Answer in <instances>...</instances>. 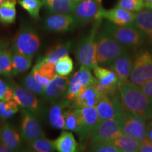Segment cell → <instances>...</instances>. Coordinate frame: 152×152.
Segmentation results:
<instances>
[{
    "label": "cell",
    "instance_id": "32",
    "mask_svg": "<svg viewBox=\"0 0 152 152\" xmlns=\"http://www.w3.org/2000/svg\"><path fill=\"white\" fill-rule=\"evenodd\" d=\"M65 120V129L78 133L80 128V118L77 108L74 110H66L64 111Z\"/></svg>",
    "mask_w": 152,
    "mask_h": 152
},
{
    "label": "cell",
    "instance_id": "31",
    "mask_svg": "<svg viewBox=\"0 0 152 152\" xmlns=\"http://www.w3.org/2000/svg\"><path fill=\"white\" fill-rule=\"evenodd\" d=\"M26 149L28 151L36 152H52L56 150L54 141L48 140L45 137V136L28 142Z\"/></svg>",
    "mask_w": 152,
    "mask_h": 152
},
{
    "label": "cell",
    "instance_id": "5",
    "mask_svg": "<svg viewBox=\"0 0 152 152\" xmlns=\"http://www.w3.org/2000/svg\"><path fill=\"white\" fill-rule=\"evenodd\" d=\"M41 45L40 39L37 30L29 26H21L14 40L13 50L26 56L33 57Z\"/></svg>",
    "mask_w": 152,
    "mask_h": 152
},
{
    "label": "cell",
    "instance_id": "36",
    "mask_svg": "<svg viewBox=\"0 0 152 152\" xmlns=\"http://www.w3.org/2000/svg\"><path fill=\"white\" fill-rule=\"evenodd\" d=\"M73 61L68 54L63 56L55 64V71L57 75L68 76L73 71Z\"/></svg>",
    "mask_w": 152,
    "mask_h": 152
},
{
    "label": "cell",
    "instance_id": "11",
    "mask_svg": "<svg viewBox=\"0 0 152 152\" xmlns=\"http://www.w3.org/2000/svg\"><path fill=\"white\" fill-rule=\"evenodd\" d=\"M77 22L71 14H52L47 15L42 21L43 29L53 33H66L73 30Z\"/></svg>",
    "mask_w": 152,
    "mask_h": 152
},
{
    "label": "cell",
    "instance_id": "1",
    "mask_svg": "<svg viewBox=\"0 0 152 152\" xmlns=\"http://www.w3.org/2000/svg\"><path fill=\"white\" fill-rule=\"evenodd\" d=\"M123 109L147 121L152 118V100L130 80L118 85Z\"/></svg>",
    "mask_w": 152,
    "mask_h": 152
},
{
    "label": "cell",
    "instance_id": "24",
    "mask_svg": "<svg viewBox=\"0 0 152 152\" xmlns=\"http://www.w3.org/2000/svg\"><path fill=\"white\" fill-rule=\"evenodd\" d=\"M69 103L70 101L64 99L52 104V106L49 111V123L52 127L58 129H65L64 109L68 106Z\"/></svg>",
    "mask_w": 152,
    "mask_h": 152
},
{
    "label": "cell",
    "instance_id": "19",
    "mask_svg": "<svg viewBox=\"0 0 152 152\" xmlns=\"http://www.w3.org/2000/svg\"><path fill=\"white\" fill-rule=\"evenodd\" d=\"M133 61L128 52L118 56L109 65V68L116 75L118 82V85L127 80L132 68Z\"/></svg>",
    "mask_w": 152,
    "mask_h": 152
},
{
    "label": "cell",
    "instance_id": "30",
    "mask_svg": "<svg viewBox=\"0 0 152 152\" xmlns=\"http://www.w3.org/2000/svg\"><path fill=\"white\" fill-rule=\"evenodd\" d=\"M112 142L121 150V152L138 151L140 144V142L135 138L125 134L113 140Z\"/></svg>",
    "mask_w": 152,
    "mask_h": 152
},
{
    "label": "cell",
    "instance_id": "49",
    "mask_svg": "<svg viewBox=\"0 0 152 152\" xmlns=\"http://www.w3.org/2000/svg\"><path fill=\"white\" fill-rule=\"evenodd\" d=\"M1 129L0 128V142H1Z\"/></svg>",
    "mask_w": 152,
    "mask_h": 152
},
{
    "label": "cell",
    "instance_id": "25",
    "mask_svg": "<svg viewBox=\"0 0 152 152\" xmlns=\"http://www.w3.org/2000/svg\"><path fill=\"white\" fill-rule=\"evenodd\" d=\"M56 151L59 152H75L78 151V144L70 131H63L54 141Z\"/></svg>",
    "mask_w": 152,
    "mask_h": 152
},
{
    "label": "cell",
    "instance_id": "44",
    "mask_svg": "<svg viewBox=\"0 0 152 152\" xmlns=\"http://www.w3.org/2000/svg\"><path fill=\"white\" fill-rule=\"evenodd\" d=\"M12 99H14V89L10 85L5 92L1 101H3V102H8V101Z\"/></svg>",
    "mask_w": 152,
    "mask_h": 152
},
{
    "label": "cell",
    "instance_id": "39",
    "mask_svg": "<svg viewBox=\"0 0 152 152\" xmlns=\"http://www.w3.org/2000/svg\"><path fill=\"white\" fill-rule=\"evenodd\" d=\"M138 151L140 152H152V142L149 141L147 139L144 140L142 142H140V147Z\"/></svg>",
    "mask_w": 152,
    "mask_h": 152
},
{
    "label": "cell",
    "instance_id": "40",
    "mask_svg": "<svg viewBox=\"0 0 152 152\" xmlns=\"http://www.w3.org/2000/svg\"><path fill=\"white\" fill-rule=\"evenodd\" d=\"M15 114V113L12 111H9L5 108L4 106V102L1 101L0 103V117L3 119L9 118L11 116H13Z\"/></svg>",
    "mask_w": 152,
    "mask_h": 152
},
{
    "label": "cell",
    "instance_id": "35",
    "mask_svg": "<svg viewBox=\"0 0 152 152\" xmlns=\"http://www.w3.org/2000/svg\"><path fill=\"white\" fill-rule=\"evenodd\" d=\"M21 83L22 86L24 87L26 90L30 91V92L37 95L43 94L45 87L42 85L40 83H38L37 80L34 77L32 71L23 78Z\"/></svg>",
    "mask_w": 152,
    "mask_h": 152
},
{
    "label": "cell",
    "instance_id": "12",
    "mask_svg": "<svg viewBox=\"0 0 152 152\" xmlns=\"http://www.w3.org/2000/svg\"><path fill=\"white\" fill-rule=\"evenodd\" d=\"M20 135L26 143L41 137H45V132L38 121V118L25 109H21Z\"/></svg>",
    "mask_w": 152,
    "mask_h": 152
},
{
    "label": "cell",
    "instance_id": "18",
    "mask_svg": "<svg viewBox=\"0 0 152 152\" xmlns=\"http://www.w3.org/2000/svg\"><path fill=\"white\" fill-rule=\"evenodd\" d=\"M96 83L93 85L83 87L80 90L78 94L73 100L74 108L96 106L99 101L104 96L96 87Z\"/></svg>",
    "mask_w": 152,
    "mask_h": 152
},
{
    "label": "cell",
    "instance_id": "10",
    "mask_svg": "<svg viewBox=\"0 0 152 152\" xmlns=\"http://www.w3.org/2000/svg\"><path fill=\"white\" fill-rule=\"evenodd\" d=\"M93 73L97 80V83L95 85L102 94L104 96L115 94L117 90H118V80L113 71L98 65L93 68Z\"/></svg>",
    "mask_w": 152,
    "mask_h": 152
},
{
    "label": "cell",
    "instance_id": "17",
    "mask_svg": "<svg viewBox=\"0 0 152 152\" xmlns=\"http://www.w3.org/2000/svg\"><path fill=\"white\" fill-rule=\"evenodd\" d=\"M80 118V128L77 134L81 141H85L90 138L91 134L100 122L96 106L77 108Z\"/></svg>",
    "mask_w": 152,
    "mask_h": 152
},
{
    "label": "cell",
    "instance_id": "2",
    "mask_svg": "<svg viewBox=\"0 0 152 152\" xmlns=\"http://www.w3.org/2000/svg\"><path fill=\"white\" fill-rule=\"evenodd\" d=\"M96 58L98 65L109 66L118 56L127 52L125 46L102 30L96 35Z\"/></svg>",
    "mask_w": 152,
    "mask_h": 152
},
{
    "label": "cell",
    "instance_id": "29",
    "mask_svg": "<svg viewBox=\"0 0 152 152\" xmlns=\"http://www.w3.org/2000/svg\"><path fill=\"white\" fill-rule=\"evenodd\" d=\"M16 0L4 1L0 5V22L3 25L14 23L16 18Z\"/></svg>",
    "mask_w": 152,
    "mask_h": 152
},
{
    "label": "cell",
    "instance_id": "22",
    "mask_svg": "<svg viewBox=\"0 0 152 152\" xmlns=\"http://www.w3.org/2000/svg\"><path fill=\"white\" fill-rule=\"evenodd\" d=\"M1 141L14 151H18L22 149L21 135L12 125L7 122L4 123L1 128Z\"/></svg>",
    "mask_w": 152,
    "mask_h": 152
},
{
    "label": "cell",
    "instance_id": "4",
    "mask_svg": "<svg viewBox=\"0 0 152 152\" xmlns=\"http://www.w3.org/2000/svg\"><path fill=\"white\" fill-rule=\"evenodd\" d=\"M103 30L125 47L136 48L144 44L143 35L134 26H120L108 22Z\"/></svg>",
    "mask_w": 152,
    "mask_h": 152
},
{
    "label": "cell",
    "instance_id": "3",
    "mask_svg": "<svg viewBox=\"0 0 152 152\" xmlns=\"http://www.w3.org/2000/svg\"><path fill=\"white\" fill-rule=\"evenodd\" d=\"M101 20L95 22V25L90 33L84 36L79 42L75 56L80 67H85L90 70L98 66L96 58V39Z\"/></svg>",
    "mask_w": 152,
    "mask_h": 152
},
{
    "label": "cell",
    "instance_id": "28",
    "mask_svg": "<svg viewBox=\"0 0 152 152\" xmlns=\"http://www.w3.org/2000/svg\"><path fill=\"white\" fill-rule=\"evenodd\" d=\"M12 51L13 75H20L29 70L32 65L33 57L20 54L13 49Z\"/></svg>",
    "mask_w": 152,
    "mask_h": 152
},
{
    "label": "cell",
    "instance_id": "23",
    "mask_svg": "<svg viewBox=\"0 0 152 152\" xmlns=\"http://www.w3.org/2000/svg\"><path fill=\"white\" fill-rule=\"evenodd\" d=\"M133 26L141 33L144 39L152 44V10L136 13Z\"/></svg>",
    "mask_w": 152,
    "mask_h": 152
},
{
    "label": "cell",
    "instance_id": "8",
    "mask_svg": "<svg viewBox=\"0 0 152 152\" xmlns=\"http://www.w3.org/2000/svg\"><path fill=\"white\" fill-rule=\"evenodd\" d=\"M11 86L14 89V99L19 106L31 112L38 118H43L45 116V107L35 94L26 90L22 85L13 83Z\"/></svg>",
    "mask_w": 152,
    "mask_h": 152
},
{
    "label": "cell",
    "instance_id": "13",
    "mask_svg": "<svg viewBox=\"0 0 152 152\" xmlns=\"http://www.w3.org/2000/svg\"><path fill=\"white\" fill-rule=\"evenodd\" d=\"M121 120L123 134L135 138L140 142L145 139L146 123L144 120L132 115L125 109L123 110Z\"/></svg>",
    "mask_w": 152,
    "mask_h": 152
},
{
    "label": "cell",
    "instance_id": "45",
    "mask_svg": "<svg viewBox=\"0 0 152 152\" xmlns=\"http://www.w3.org/2000/svg\"><path fill=\"white\" fill-rule=\"evenodd\" d=\"M9 86L7 83H5L2 80L0 79V97H1V100H2L4 94V93L7 89L9 88Z\"/></svg>",
    "mask_w": 152,
    "mask_h": 152
},
{
    "label": "cell",
    "instance_id": "21",
    "mask_svg": "<svg viewBox=\"0 0 152 152\" xmlns=\"http://www.w3.org/2000/svg\"><path fill=\"white\" fill-rule=\"evenodd\" d=\"M34 77L44 87H46L56 76L55 64L49 61H42L38 59L32 69Z\"/></svg>",
    "mask_w": 152,
    "mask_h": 152
},
{
    "label": "cell",
    "instance_id": "20",
    "mask_svg": "<svg viewBox=\"0 0 152 152\" xmlns=\"http://www.w3.org/2000/svg\"><path fill=\"white\" fill-rule=\"evenodd\" d=\"M135 15L134 12L116 7L110 10H104L102 18L117 26H133Z\"/></svg>",
    "mask_w": 152,
    "mask_h": 152
},
{
    "label": "cell",
    "instance_id": "9",
    "mask_svg": "<svg viewBox=\"0 0 152 152\" xmlns=\"http://www.w3.org/2000/svg\"><path fill=\"white\" fill-rule=\"evenodd\" d=\"M122 134L121 120L118 118L100 121L93 130L90 139L93 143L112 142Z\"/></svg>",
    "mask_w": 152,
    "mask_h": 152
},
{
    "label": "cell",
    "instance_id": "33",
    "mask_svg": "<svg viewBox=\"0 0 152 152\" xmlns=\"http://www.w3.org/2000/svg\"><path fill=\"white\" fill-rule=\"evenodd\" d=\"M0 74L7 76L13 75L12 49L6 48L0 53Z\"/></svg>",
    "mask_w": 152,
    "mask_h": 152
},
{
    "label": "cell",
    "instance_id": "53",
    "mask_svg": "<svg viewBox=\"0 0 152 152\" xmlns=\"http://www.w3.org/2000/svg\"><path fill=\"white\" fill-rule=\"evenodd\" d=\"M150 10H152V8H151V9H150Z\"/></svg>",
    "mask_w": 152,
    "mask_h": 152
},
{
    "label": "cell",
    "instance_id": "50",
    "mask_svg": "<svg viewBox=\"0 0 152 152\" xmlns=\"http://www.w3.org/2000/svg\"><path fill=\"white\" fill-rule=\"evenodd\" d=\"M3 1H4V0H0V5H1V4H2Z\"/></svg>",
    "mask_w": 152,
    "mask_h": 152
},
{
    "label": "cell",
    "instance_id": "47",
    "mask_svg": "<svg viewBox=\"0 0 152 152\" xmlns=\"http://www.w3.org/2000/svg\"><path fill=\"white\" fill-rule=\"evenodd\" d=\"M144 4H145V7L147 9H151L152 8V0H144Z\"/></svg>",
    "mask_w": 152,
    "mask_h": 152
},
{
    "label": "cell",
    "instance_id": "48",
    "mask_svg": "<svg viewBox=\"0 0 152 152\" xmlns=\"http://www.w3.org/2000/svg\"><path fill=\"white\" fill-rule=\"evenodd\" d=\"M6 48H7V43L5 42H0V53Z\"/></svg>",
    "mask_w": 152,
    "mask_h": 152
},
{
    "label": "cell",
    "instance_id": "14",
    "mask_svg": "<svg viewBox=\"0 0 152 152\" xmlns=\"http://www.w3.org/2000/svg\"><path fill=\"white\" fill-rule=\"evenodd\" d=\"M96 82L97 80L92 75L89 68L80 67L79 71L74 73L70 80L66 99L71 102L83 87L94 85Z\"/></svg>",
    "mask_w": 152,
    "mask_h": 152
},
{
    "label": "cell",
    "instance_id": "7",
    "mask_svg": "<svg viewBox=\"0 0 152 152\" xmlns=\"http://www.w3.org/2000/svg\"><path fill=\"white\" fill-rule=\"evenodd\" d=\"M152 79V52L143 51L136 56L129 76V80L141 87Z\"/></svg>",
    "mask_w": 152,
    "mask_h": 152
},
{
    "label": "cell",
    "instance_id": "15",
    "mask_svg": "<svg viewBox=\"0 0 152 152\" xmlns=\"http://www.w3.org/2000/svg\"><path fill=\"white\" fill-rule=\"evenodd\" d=\"M70 78L68 76H56L45 87L43 97L46 102L54 104L66 99Z\"/></svg>",
    "mask_w": 152,
    "mask_h": 152
},
{
    "label": "cell",
    "instance_id": "16",
    "mask_svg": "<svg viewBox=\"0 0 152 152\" xmlns=\"http://www.w3.org/2000/svg\"><path fill=\"white\" fill-rule=\"evenodd\" d=\"M99 121L118 118L123 113L121 100L116 95L103 96L96 105Z\"/></svg>",
    "mask_w": 152,
    "mask_h": 152
},
{
    "label": "cell",
    "instance_id": "6",
    "mask_svg": "<svg viewBox=\"0 0 152 152\" xmlns=\"http://www.w3.org/2000/svg\"><path fill=\"white\" fill-rule=\"evenodd\" d=\"M104 10L102 0H80L74 3L71 15L77 24H87L102 20Z\"/></svg>",
    "mask_w": 152,
    "mask_h": 152
},
{
    "label": "cell",
    "instance_id": "51",
    "mask_svg": "<svg viewBox=\"0 0 152 152\" xmlns=\"http://www.w3.org/2000/svg\"><path fill=\"white\" fill-rule=\"evenodd\" d=\"M74 1H80V0H73Z\"/></svg>",
    "mask_w": 152,
    "mask_h": 152
},
{
    "label": "cell",
    "instance_id": "42",
    "mask_svg": "<svg viewBox=\"0 0 152 152\" xmlns=\"http://www.w3.org/2000/svg\"><path fill=\"white\" fill-rule=\"evenodd\" d=\"M5 108L9 111H12L14 113H16L18 111V105L16 103V102L14 99L8 101V102H4Z\"/></svg>",
    "mask_w": 152,
    "mask_h": 152
},
{
    "label": "cell",
    "instance_id": "27",
    "mask_svg": "<svg viewBox=\"0 0 152 152\" xmlns=\"http://www.w3.org/2000/svg\"><path fill=\"white\" fill-rule=\"evenodd\" d=\"M43 5L53 14H71L75 1L73 0H42Z\"/></svg>",
    "mask_w": 152,
    "mask_h": 152
},
{
    "label": "cell",
    "instance_id": "52",
    "mask_svg": "<svg viewBox=\"0 0 152 152\" xmlns=\"http://www.w3.org/2000/svg\"><path fill=\"white\" fill-rule=\"evenodd\" d=\"M1 97H0V103H1Z\"/></svg>",
    "mask_w": 152,
    "mask_h": 152
},
{
    "label": "cell",
    "instance_id": "46",
    "mask_svg": "<svg viewBox=\"0 0 152 152\" xmlns=\"http://www.w3.org/2000/svg\"><path fill=\"white\" fill-rule=\"evenodd\" d=\"M12 149L8 146L6 145L2 142H0V152H13Z\"/></svg>",
    "mask_w": 152,
    "mask_h": 152
},
{
    "label": "cell",
    "instance_id": "43",
    "mask_svg": "<svg viewBox=\"0 0 152 152\" xmlns=\"http://www.w3.org/2000/svg\"><path fill=\"white\" fill-rule=\"evenodd\" d=\"M146 124V135L145 138L152 142V118L147 120Z\"/></svg>",
    "mask_w": 152,
    "mask_h": 152
},
{
    "label": "cell",
    "instance_id": "37",
    "mask_svg": "<svg viewBox=\"0 0 152 152\" xmlns=\"http://www.w3.org/2000/svg\"><path fill=\"white\" fill-rule=\"evenodd\" d=\"M117 7L132 12H139L145 7L144 0H118Z\"/></svg>",
    "mask_w": 152,
    "mask_h": 152
},
{
    "label": "cell",
    "instance_id": "41",
    "mask_svg": "<svg viewBox=\"0 0 152 152\" xmlns=\"http://www.w3.org/2000/svg\"><path fill=\"white\" fill-rule=\"evenodd\" d=\"M140 88L142 92L152 100V79L144 83L143 85L140 87Z\"/></svg>",
    "mask_w": 152,
    "mask_h": 152
},
{
    "label": "cell",
    "instance_id": "26",
    "mask_svg": "<svg viewBox=\"0 0 152 152\" xmlns=\"http://www.w3.org/2000/svg\"><path fill=\"white\" fill-rule=\"evenodd\" d=\"M72 47L71 42H66L65 43H59L49 49L43 57L39 59L42 61H49L56 64V63L63 56L68 54Z\"/></svg>",
    "mask_w": 152,
    "mask_h": 152
},
{
    "label": "cell",
    "instance_id": "38",
    "mask_svg": "<svg viewBox=\"0 0 152 152\" xmlns=\"http://www.w3.org/2000/svg\"><path fill=\"white\" fill-rule=\"evenodd\" d=\"M91 151L96 152H121L112 142H101L93 143L90 148Z\"/></svg>",
    "mask_w": 152,
    "mask_h": 152
},
{
    "label": "cell",
    "instance_id": "34",
    "mask_svg": "<svg viewBox=\"0 0 152 152\" xmlns=\"http://www.w3.org/2000/svg\"><path fill=\"white\" fill-rule=\"evenodd\" d=\"M18 2L32 18L35 20L39 18V11L43 6L42 0H18Z\"/></svg>",
    "mask_w": 152,
    "mask_h": 152
}]
</instances>
